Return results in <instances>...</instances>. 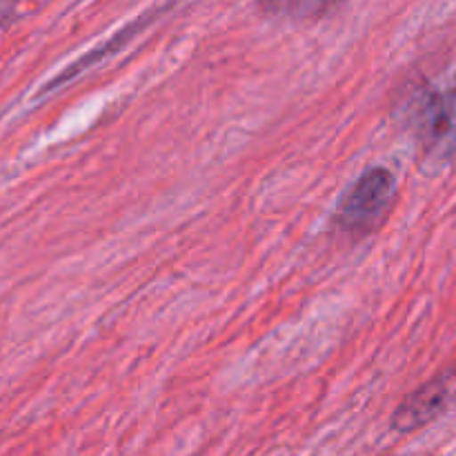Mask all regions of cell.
<instances>
[{
	"label": "cell",
	"mask_w": 456,
	"mask_h": 456,
	"mask_svg": "<svg viewBox=\"0 0 456 456\" xmlns=\"http://www.w3.org/2000/svg\"><path fill=\"white\" fill-rule=\"evenodd\" d=\"M396 194V181L386 167L361 174L337 212L338 227L350 234H368L387 216Z\"/></svg>",
	"instance_id": "1"
},
{
	"label": "cell",
	"mask_w": 456,
	"mask_h": 456,
	"mask_svg": "<svg viewBox=\"0 0 456 456\" xmlns=\"http://www.w3.org/2000/svg\"><path fill=\"white\" fill-rule=\"evenodd\" d=\"M419 138L436 156L456 154V89L432 94L419 105L414 118Z\"/></svg>",
	"instance_id": "2"
},
{
	"label": "cell",
	"mask_w": 456,
	"mask_h": 456,
	"mask_svg": "<svg viewBox=\"0 0 456 456\" xmlns=\"http://www.w3.org/2000/svg\"><path fill=\"white\" fill-rule=\"evenodd\" d=\"M150 20H151L150 16H141V18H138V20L129 22V25L125 27V29H120L118 34L114 36V38H110V40H107V43L98 45V47H96V49H92V52H89L87 56H83V58H80V61H76L74 65H71V67H67V69L62 71V74L58 76L56 80H52V83L47 85V89H52V87H58V85L67 83V80H71V78H74V76H78L80 71H85V69H87V67H92L94 62L102 61V58H105V56H110V53L118 52V49L123 47V45H127L129 40H132L134 36H136L138 31H141L142 27H145L147 22H150Z\"/></svg>",
	"instance_id": "3"
}]
</instances>
